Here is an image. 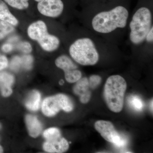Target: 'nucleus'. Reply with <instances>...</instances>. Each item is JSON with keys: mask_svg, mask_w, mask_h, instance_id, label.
Masks as SVG:
<instances>
[{"mask_svg": "<svg viewBox=\"0 0 153 153\" xmlns=\"http://www.w3.org/2000/svg\"><path fill=\"white\" fill-rule=\"evenodd\" d=\"M38 3L37 9L46 16L56 18L63 15L65 4L63 0H34Z\"/></svg>", "mask_w": 153, "mask_h": 153, "instance_id": "1a4fd4ad", "label": "nucleus"}, {"mask_svg": "<svg viewBox=\"0 0 153 153\" xmlns=\"http://www.w3.org/2000/svg\"><path fill=\"white\" fill-rule=\"evenodd\" d=\"M126 37L133 54H152V7L141 5L134 11L128 25Z\"/></svg>", "mask_w": 153, "mask_h": 153, "instance_id": "7ed1b4c3", "label": "nucleus"}, {"mask_svg": "<svg viewBox=\"0 0 153 153\" xmlns=\"http://www.w3.org/2000/svg\"><path fill=\"white\" fill-rule=\"evenodd\" d=\"M27 32L28 36L37 41L45 51L53 52L60 47V38L48 33L47 25L43 21L33 22L28 27Z\"/></svg>", "mask_w": 153, "mask_h": 153, "instance_id": "39448f33", "label": "nucleus"}, {"mask_svg": "<svg viewBox=\"0 0 153 153\" xmlns=\"http://www.w3.org/2000/svg\"><path fill=\"white\" fill-rule=\"evenodd\" d=\"M74 108V105L69 97L65 94H57L45 98L42 102V111L47 117H53L60 110L70 112Z\"/></svg>", "mask_w": 153, "mask_h": 153, "instance_id": "423d86ee", "label": "nucleus"}, {"mask_svg": "<svg viewBox=\"0 0 153 153\" xmlns=\"http://www.w3.org/2000/svg\"><path fill=\"white\" fill-rule=\"evenodd\" d=\"M97 131L107 141L112 143L119 147L124 146L126 141L115 128L114 126L108 121L98 120L94 124Z\"/></svg>", "mask_w": 153, "mask_h": 153, "instance_id": "6e6552de", "label": "nucleus"}, {"mask_svg": "<svg viewBox=\"0 0 153 153\" xmlns=\"http://www.w3.org/2000/svg\"><path fill=\"white\" fill-rule=\"evenodd\" d=\"M25 122L30 136L36 138L39 136L42 130V126L37 117L33 115H27Z\"/></svg>", "mask_w": 153, "mask_h": 153, "instance_id": "ddd939ff", "label": "nucleus"}, {"mask_svg": "<svg viewBox=\"0 0 153 153\" xmlns=\"http://www.w3.org/2000/svg\"><path fill=\"white\" fill-rule=\"evenodd\" d=\"M131 13L128 7L121 4L89 6L86 7L81 14L82 26L119 46L126 36Z\"/></svg>", "mask_w": 153, "mask_h": 153, "instance_id": "f257e3e1", "label": "nucleus"}, {"mask_svg": "<svg viewBox=\"0 0 153 153\" xmlns=\"http://www.w3.org/2000/svg\"><path fill=\"white\" fill-rule=\"evenodd\" d=\"M89 87L92 89H95L101 82V76L97 74H92L88 77Z\"/></svg>", "mask_w": 153, "mask_h": 153, "instance_id": "aec40b11", "label": "nucleus"}, {"mask_svg": "<svg viewBox=\"0 0 153 153\" xmlns=\"http://www.w3.org/2000/svg\"><path fill=\"white\" fill-rule=\"evenodd\" d=\"M55 64L57 68L63 70L66 81L74 83L82 77V73L74 63L73 59L68 55H62L56 58Z\"/></svg>", "mask_w": 153, "mask_h": 153, "instance_id": "0eeeda50", "label": "nucleus"}, {"mask_svg": "<svg viewBox=\"0 0 153 153\" xmlns=\"http://www.w3.org/2000/svg\"><path fill=\"white\" fill-rule=\"evenodd\" d=\"M68 52L76 63L83 66L98 64L104 55L120 54L117 45L100 37L82 26L79 36L69 45Z\"/></svg>", "mask_w": 153, "mask_h": 153, "instance_id": "f03ea898", "label": "nucleus"}, {"mask_svg": "<svg viewBox=\"0 0 153 153\" xmlns=\"http://www.w3.org/2000/svg\"><path fill=\"white\" fill-rule=\"evenodd\" d=\"M22 59V64L23 67L27 69H30L32 68L33 58L30 55L24 56Z\"/></svg>", "mask_w": 153, "mask_h": 153, "instance_id": "4be33fe9", "label": "nucleus"}, {"mask_svg": "<svg viewBox=\"0 0 153 153\" xmlns=\"http://www.w3.org/2000/svg\"><path fill=\"white\" fill-rule=\"evenodd\" d=\"M18 49L24 53H30L33 50L31 44L27 41H23L19 43L18 45Z\"/></svg>", "mask_w": 153, "mask_h": 153, "instance_id": "412c9836", "label": "nucleus"}, {"mask_svg": "<svg viewBox=\"0 0 153 153\" xmlns=\"http://www.w3.org/2000/svg\"><path fill=\"white\" fill-rule=\"evenodd\" d=\"M68 141L61 137L51 140H46L43 145L44 150L49 153H63L68 150Z\"/></svg>", "mask_w": 153, "mask_h": 153, "instance_id": "9b49d317", "label": "nucleus"}, {"mask_svg": "<svg viewBox=\"0 0 153 153\" xmlns=\"http://www.w3.org/2000/svg\"><path fill=\"white\" fill-rule=\"evenodd\" d=\"M22 65V59L20 57H16L12 59L10 63V68L14 71H17Z\"/></svg>", "mask_w": 153, "mask_h": 153, "instance_id": "5701e85b", "label": "nucleus"}, {"mask_svg": "<svg viewBox=\"0 0 153 153\" xmlns=\"http://www.w3.org/2000/svg\"><path fill=\"white\" fill-rule=\"evenodd\" d=\"M8 4L14 8L19 10L27 9L29 7V0H4Z\"/></svg>", "mask_w": 153, "mask_h": 153, "instance_id": "dca6fc26", "label": "nucleus"}, {"mask_svg": "<svg viewBox=\"0 0 153 153\" xmlns=\"http://www.w3.org/2000/svg\"><path fill=\"white\" fill-rule=\"evenodd\" d=\"M13 26L8 22L0 19V40L4 39L6 36L14 31V28Z\"/></svg>", "mask_w": 153, "mask_h": 153, "instance_id": "f3484780", "label": "nucleus"}, {"mask_svg": "<svg viewBox=\"0 0 153 153\" xmlns=\"http://www.w3.org/2000/svg\"><path fill=\"white\" fill-rule=\"evenodd\" d=\"M3 152H4V150H3L2 147L0 146V153H3Z\"/></svg>", "mask_w": 153, "mask_h": 153, "instance_id": "cd10ccee", "label": "nucleus"}, {"mask_svg": "<svg viewBox=\"0 0 153 153\" xmlns=\"http://www.w3.org/2000/svg\"><path fill=\"white\" fill-rule=\"evenodd\" d=\"M8 66V60L4 55L0 53V71L5 69Z\"/></svg>", "mask_w": 153, "mask_h": 153, "instance_id": "b1692460", "label": "nucleus"}, {"mask_svg": "<svg viewBox=\"0 0 153 153\" xmlns=\"http://www.w3.org/2000/svg\"><path fill=\"white\" fill-rule=\"evenodd\" d=\"M1 127H2L1 125V124L0 123V130H1Z\"/></svg>", "mask_w": 153, "mask_h": 153, "instance_id": "c85d7f7f", "label": "nucleus"}, {"mask_svg": "<svg viewBox=\"0 0 153 153\" xmlns=\"http://www.w3.org/2000/svg\"><path fill=\"white\" fill-rule=\"evenodd\" d=\"M127 86L125 79L119 74L111 75L107 79L103 95L107 105L113 112L122 110Z\"/></svg>", "mask_w": 153, "mask_h": 153, "instance_id": "20e7f679", "label": "nucleus"}, {"mask_svg": "<svg viewBox=\"0 0 153 153\" xmlns=\"http://www.w3.org/2000/svg\"><path fill=\"white\" fill-rule=\"evenodd\" d=\"M13 49V46L10 44H4L1 47L2 50L5 53H8V52H11Z\"/></svg>", "mask_w": 153, "mask_h": 153, "instance_id": "393cba45", "label": "nucleus"}, {"mask_svg": "<svg viewBox=\"0 0 153 153\" xmlns=\"http://www.w3.org/2000/svg\"><path fill=\"white\" fill-rule=\"evenodd\" d=\"M63 83H64V81H63V79H61V80H60V82H59V84H60V85H63Z\"/></svg>", "mask_w": 153, "mask_h": 153, "instance_id": "bb28decb", "label": "nucleus"}, {"mask_svg": "<svg viewBox=\"0 0 153 153\" xmlns=\"http://www.w3.org/2000/svg\"><path fill=\"white\" fill-rule=\"evenodd\" d=\"M43 136L46 140H51L61 137L60 131L56 128H50L46 130Z\"/></svg>", "mask_w": 153, "mask_h": 153, "instance_id": "a211bd4d", "label": "nucleus"}, {"mask_svg": "<svg viewBox=\"0 0 153 153\" xmlns=\"http://www.w3.org/2000/svg\"><path fill=\"white\" fill-rule=\"evenodd\" d=\"M153 99L151 100L150 103V109L152 112H153Z\"/></svg>", "mask_w": 153, "mask_h": 153, "instance_id": "a878e982", "label": "nucleus"}, {"mask_svg": "<svg viewBox=\"0 0 153 153\" xmlns=\"http://www.w3.org/2000/svg\"><path fill=\"white\" fill-rule=\"evenodd\" d=\"M76 82L73 88L74 93L80 97L79 99L82 103H87L90 100L91 96L88 77H82Z\"/></svg>", "mask_w": 153, "mask_h": 153, "instance_id": "9d476101", "label": "nucleus"}, {"mask_svg": "<svg viewBox=\"0 0 153 153\" xmlns=\"http://www.w3.org/2000/svg\"><path fill=\"white\" fill-rule=\"evenodd\" d=\"M41 95L39 91H31L25 102V106L30 110L37 111L39 109L41 103Z\"/></svg>", "mask_w": 153, "mask_h": 153, "instance_id": "2eb2a0df", "label": "nucleus"}, {"mask_svg": "<svg viewBox=\"0 0 153 153\" xmlns=\"http://www.w3.org/2000/svg\"><path fill=\"white\" fill-rule=\"evenodd\" d=\"M0 19L14 26L19 24V21L11 13L8 6L2 0H0Z\"/></svg>", "mask_w": 153, "mask_h": 153, "instance_id": "4468645a", "label": "nucleus"}, {"mask_svg": "<svg viewBox=\"0 0 153 153\" xmlns=\"http://www.w3.org/2000/svg\"><path fill=\"white\" fill-rule=\"evenodd\" d=\"M129 104L137 111H140L144 107L143 103L140 98L137 96H131L128 99Z\"/></svg>", "mask_w": 153, "mask_h": 153, "instance_id": "6ab92c4d", "label": "nucleus"}, {"mask_svg": "<svg viewBox=\"0 0 153 153\" xmlns=\"http://www.w3.org/2000/svg\"><path fill=\"white\" fill-rule=\"evenodd\" d=\"M14 76L6 72H0V91L4 97H8L13 93L11 86L14 82Z\"/></svg>", "mask_w": 153, "mask_h": 153, "instance_id": "f8f14e48", "label": "nucleus"}]
</instances>
